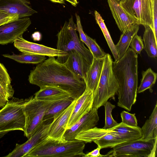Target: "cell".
<instances>
[{"instance_id": "6da1fadb", "label": "cell", "mask_w": 157, "mask_h": 157, "mask_svg": "<svg viewBox=\"0 0 157 157\" xmlns=\"http://www.w3.org/2000/svg\"><path fill=\"white\" fill-rule=\"evenodd\" d=\"M28 80L30 83L40 88L48 86L59 88L68 93L74 100L81 96L86 89L84 80L63 63L58 62L55 57H49L37 64L31 71Z\"/></svg>"}, {"instance_id": "7a4b0ae2", "label": "cell", "mask_w": 157, "mask_h": 157, "mask_svg": "<svg viewBox=\"0 0 157 157\" xmlns=\"http://www.w3.org/2000/svg\"><path fill=\"white\" fill-rule=\"evenodd\" d=\"M138 55L131 48L121 58L113 61L112 69L119 84L117 105L128 111L136 100Z\"/></svg>"}, {"instance_id": "3957f363", "label": "cell", "mask_w": 157, "mask_h": 157, "mask_svg": "<svg viewBox=\"0 0 157 157\" xmlns=\"http://www.w3.org/2000/svg\"><path fill=\"white\" fill-rule=\"evenodd\" d=\"M85 143L75 140L59 141L48 136L29 151L25 157H84Z\"/></svg>"}, {"instance_id": "277c9868", "label": "cell", "mask_w": 157, "mask_h": 157, "mask_svg": "<svg viewBox=\"0 0 157 157\" xmlns=\"http://www.w3.org/2000/svg\"><path fill=\"white\" fill-rule=\"evenodd\" d=\"M113 62L111 56L107 53L98 86L93 92V106L97 109L104 105L109 98L114 99L118 93L119 84L113 71Z\"/></svg>"}, {"instance_id": "5b68a950", "label": "cell", "mask_w": 157, "mask_h": 157, "mask_svg": "<svg viewBox=\"0 0 157 157\" xmlns=\"http://www.w3.org/2000/svg\"><path fill=\"white\" fill-rule=\"evenodd\" d=\"M28 99L13 97L0 109V132L16 130L24 131L25 118L23 108Z\"/></svg>"}, {"instance_id": "8992f818", "label": "cell", "mask_w": 157, "mask_h": 157, "mask_svg": "<svg viewBox=\"0 0 157 157\" xmlns=\"http://www.w3.org/2000/svg\"><path fill=\"white\" fill-rule=\"evenodd\" d=\"M76 31V25L74 23L71 16L68 23L65 21L57 34L56 49L68 53L72 50H76L91 64L93 59L92 55L85 46L84 43L79 39Z\"/></svg>"}, {"instance_id": "52a82bcc", "label": "cell", "mask_w": 157, "mask_h": 157, "mask_svg": "<svg viewBox=\"0 0 157 157\" xmlns=\"http://www.w3.org/2000/svg\"><path fill=\"white\" fill-rule=\"evenodd\" d=\"M157 137L150 140L142 138L131 142L120 144L104 157H153L156 153Z\"/></svg>"}, {"instance_id": "ba28073f", "label": "cell", "mask_w": 157, "mask_h": 157, "mask_svg": "<svg viewBox=\"0 0 157 157\" xmlns=\"http://www.w3.org/2000/svg\"><path fill=\"white\" fill-rule=\"evenodd\" d=\"M55 101L38 100L33 96L28 98L23 108L25 118L23 132L24 135L28 139L40 127L45 113Z\"/></svg>"}, {"instance_id": "9c48e42d", "label": "cell", "mask_w": 157, "mask_h": 157, "mask_svg": "<svg viewBox=\"0 0 157 157\" xmlns=\"http://www.w3.org/2000/svg\"><path fill=\"white\" fill-rule=\"evenodd\" d=\"M120 4L135 24L148 25L152 29L151 0H124Z\"/></svg>"}, {"instance_id": "30bf717a", "label": "cell", "mask_w": 157, "mask_h": 157, "mask_svg": "<svg viewBox=\"0 0 157 157\" xmlns=\"http://www.w3.org/2000/svg\"><path fill=\"white\" fill-rule=\"evenodd\" d=\"M53 119L43 121L34 133L22 144H16L13 150L6 157H25L32 149L48 137V131Z\"/></svg>"}, {"instance_id": "8fae6325", "label": "cell", "mask_w": 157, "mask_h": 157, "mask_svg": "<svg viewBox=\"0 0 157 157\" xmlns=\"http://www.w3.org/2000/svg\"><path fill=\"white\" fill-rule=\"evenodd\" d=\"M31 24L29 17H25L5 23L0 26V44L14 42L22 36Z\"/></svg>"}, {"instance_id": "7c38bea8", "label": "cell", "mask_w": 157, "mask_h": 157, "mask_svg": "<svg viewBox=\"0 0 157 157\" xmlns=\"http://www.w3.org/2000/svg\"><path fill=\"white\" fill-rule=\"evenodd\" d=\"M14 45L23 53L38 55L50 57H64L68 53L43 45L29 41L22 36L17 37L14 42Z\"/></svg>"}, {"instance_id": "4fadbf2b", "label": "cell", "mask_w": 157, "mask_h": 157, "mask_svg": "<svg viewBox=\"0 0 157 157\" xmlns=\"http://www.w3.org/2000/svg\"><path fill=\"white\" fill-rule=\"evenodd\" d=\"M76 102V99L74 100L70 105L53 118L48 131L49 137L59 141H66L63 135Z\"/></svg>"}, {"instance_id": "5bb4252c", "label": "cell", "mask_w": 157, "mask_h": 157, "mask_svg": "<svg viewBox=\"0 0 157 157\" xmlns=\"http://www.w3.org/2000/svg\"><path fill=\"white\" fill-rule=\"evenodd\" d=\"M56 60L63 63L70 71L84 80L91 65L79 52L75 50L70 51L67 56L57 57Z\"/></svg>"}, {"instance_id": "9a60e30c", "label": "cell", "mask_w": 157, "mask_h": 157, "mask_svg": "<svg viewBox=\"0 0 157 157\" xmlns=\"http://www.w3.org/2000/svg\"><path fill=\"white\" fill-rule=\"evenodd\" d=\"M98 109L92 106L90 111L70 128L67 129L64 135L65 140H75V137L80 132L92 128L98 124L99 120Z\"/></svg>"}, {"instance_id": "2e32d148", "label": "cell", "mask_w": 157, "mask_h": 157, "mask_svg": "<svg viewBox=\"0 0 157 157\" xmlns=\"http://www.w3.org/2000/svg\"><path fill=\"white\" fill-rule=\"evenodd\" d=\"M93 103V91L86 89L82 94L76 99V102L69 119L66 130L87 114L92 109Z\"/></svg>"}, {"instance_id": "e0dca14e", "label": "cell", "mask_w": 157, "mask_h": 157, "mask_svg": "<svg viewBox=\"0 0 157 157\" xmlns=\"http://www.w3.org/2000/svg\"><path fill=\"white\" fill-rule=\"evenodd\" d=\"M28 0H0V10L17 14L19 18L27 17L37 13Z\"/></svg>"}, {"instance_id": "ac0fdd59", "label": "cell", "mask_w": 157, "mask_h": 157, "mask_svg": "<svg viewBox=\"0 0 157 157\" xmlns=\"http://www.w3.org/2000/svg\"><path fill=\"white\" fill-rule=\"evenodd\" d=\"M112 15L119 30L122 33L132 29L135 25L117 0H107Z\"/></svg>"}, {"instance_id": "d6986e66", "label": "cell", "mask_w": 157, "mask_h": 157, "mask_svg": "<svg viewBox=\"0 0 157 157\" xmlns=\"http://www.w3.org/2000/svg\"><path fill=\"white\" fill-rule=\"evenodd\" d=\"M105 57L100 58H93L84 80L86 85V89L90 90L93 93L97 87L101 75Z\"/></svg>"}, {"instance_id": "ffe728a7", "label": "cell", "mask_w": 157, "mask_h": 157, "mask_svg": "<svg viewBox=\"0 0 157 157\" xmlns=\"http://www.w3.org/2000/svg\"><path fill=\"white\" fill-rule=\"evenodd\" d=\"M111 132L120 138L124 142L138 140L143 137L140 127L129 126L122 122L119 123L117 126L111 128Z\"/></svg>"}, {"instance_id": "44dd1931", "label": "cell", "mask_w": 157, "mask_h": 157, "mask_svg": "<svg viewBox=\"0 0 157 157\" xmlns=\"http://www.w3.org/2000/svg\"><path fill=\"white\" fill-rule=\"evenodd\" d=\"M40 88L34 94V97L37 99L56 101L71 97L67 92L58 88L45 86Z\"/></svg>"}, {"instance_id": "7402d4cb", "label": "cell", "mask_w": 157, "mask_h": 157, "mask_svg": "<svg viewBox=\"0 0 157 157\" xmlns=\"http://www.w3.org/2000/svg\"><path fill=\"white\" fill-rule=\"evenodd\" d=\"M143 135L142 139L150 140L157 137V104L149 119L141 128Z\"/></svg>"}, {"instance_id": "603a6c76", "label": "cell", "mask_w": 157, "mask_h": 157, "mask_svg": "<svg viewBox=\"0 0 157 157\" xmlns=\"http://www.w3.org/2000/svg\"><path fill=\"white\" fill-rule=\"evenodd\" d=\"M139 29V25L136 24L132 29L123 33L121 35L119 41L115 45L119 59L122 57L127 51L132 37L137 33Z\"/></svg>"}, {"instance_id": "cb8c5ba5", "label": "cell", "mask_w": 157, "mask_h": 157, "mask_svg": "<svg viewBox=\"0 0 157 157\" xmlns=\"http://www.w3.org/2000/svg\"><path fill=\"white\" fill-rule=\"evenodd\" d=\"M144 26L145 29L143 36V40L144 44V49L149 57H156L157 56V40L151 28L148 25Z\"/></svg>"}, {"instance_id": "d4e9b609", "label": "cell", "mask_w": 157, "mask_h": 157, "mask_svg": "<svg viewBox=\"0 0 157 157\" xmlns=\"http://www.w3.org/2000/svg\"><path fill=\"white\" fill-rule=\"evenodd\" d=\"M74 100L71 97L55 101L45 113L43 121L53 119L70 105Z\"/></svg>"}, {"instance_id": "484cf974", "label": "cell", "mask_w": 157, "mask_h": 157, "mask_svg": "<svg viewBox=\"0 0 157 157\" xmlns=\"http://www.w3.org/2000/svg\"><path fill=\"white\" fill-rule=\"evenodd\" d=\"M5 57L21 63L38 64L46 59L45 56L23 53L21 55L5 54L3 55Z\"/></svg>"}, {"instance_id": "4316f807", "label": "cell", "mask_w": 157, "mask_h": 157, "mask_svg": "<svg viewBox=\"0 0 157 157\" xmlns=\"http://www.w3.org/2000/svg\"><path fill=\"white\" fill-rule=\"evenodd\" d=\"M142 78L139 86L137 88V93L143 92L149 89L151 91V88L155 84L156 78L157 73L151 68L142 72Z\"/></svg>"}, {"instance_id": "83f0119b", "label": "cell", "mask_w": 157, "mask_h": 157, "mask_svg": "<svg viewBox=\"0 0 157 157\" xmlns=\"http://www.w3.org/2000/svg\"><path fill=\"white\" fill-rule=\"evenodd\" d=\"M94 15L96 21L102 32L115 60L118 59L119 57L115 48V45L112 39L104 22V20L102 19L100 14L96 10L94 11Z\"/></svg>"}, {"instance_id": "f1b7e54d", "label": "cell", "mask_w": 157, "mask_h": 157, "mask_svg": "<svg viewBox=\"0 0 157 157\" xmlns=\"http://www.w3.org/2000/svg\"><path fill=\"white\" fill-rule=\"evenodd\" d=\"M109 131L94 141L101 149L108 147L113 148L120 144L124 143L119 137Z\"/></svg>"}, {"instance_id": "f546056e", "label": "cell", "mask_w": 157, "mask_h": 157, "mask_svg": "<svg viewBox=\"0 0 157 157\" xmlns=\"http://www.w3.org/2000/svg\"><path fill=\"white\" fill-rule=\"evenodd\" d=\"M14 90L11 84L6 83L0 80V107H3L6 102L13 97Z\"/></svg>"}, {"instance_id": "4dcf8cb0", "label": "cell", "mask_w": 157, "mask_h": 157, "mask_svg": "<svg viewBox=\"0 0 157 157\" xmlns=\"http://www.w3.org/2000/svg\"><path fill=\"white\" fill-rule=\"evenodd\" d=\"M104 106L105 109V124L103 128L110 129L117 126L119 124L113 119L112 115V111L116 106L108 101Z\"/></svg>"}, {"instance_id": "1f68e13d", "label": "cell", "mask_w": 157, "mask_h": 157, "mask_svg": "<svg viewBox=\"0 0 157 157\" xmlns=\"http://www.w3.org/2000/svg\"><path fill=\"white\" fill-rule=\"evenodd\" d=\"M89 44V49L91 52L93 58H100L104 57L107 53L100 47L95 40L91 38L86 34Z\"/></svg>"}, {"instance_id": "d6a6232c", "label": "cell", "mask_w": 157, "mask_h": 157, "mask_svg": "<svg viewBox=\"0 0 157 157\" xmlns=\"http://www.w3.org/2000/svg\"><path fill=\"white\" fill-rule=\"evenodd\" d=\"M143 40L141 36H138L137 33L132 37L129 46L131 48L136 54H140L144 48Z\"/></svg>"}, {"instance_id": "836d02e7", "label": "cell", "mask_w": 157, "mask_h": 157, "mask_svg": "<svg viewBox=\"0 0 157 157\" xmlns=\"http://www.w3.org/2000/svg\"><path fill=\"white\" fill-rule=\"evenodd\" d=\"M122 122L127 125L136 127L138 126L137 121L135 116V113L132 114L125 111L121 113Z\"/></svg>"}, {"instance_id": "e575fe53", "label": "cell", "mask_w": 157, "mask_h": 157, "mask_svg": "<svg viewBox=\"0 0 157 157\" xmlns=\"http://www.w3.org/2000/svg\"><path fill=\"white\" fill-rule=\"evenodd\" d=\"M152 15V27L156 39H157V0H151Z\"/></svg>"}, {"instance_id": "d590c367", "label": "cell", "mask_w": 157, "mask_h": 157, "mask_svg": "<svg viewBox=\"0 0 157 157\" xmlns=\"http://www.w3.org/2000/svg\"><path fill=\"white\" fill-rule=\"evenodd\" d=\"M18 19L19 16L17 14L10 13L0 10V26Z\"/></svg>"}, {"instance_id": "8d00e7d4", "label": "cell", "mask_w": 157, "mask_h": 157, "mask_svg": "<svg viewBox=\"0 0 157 157\" xmlns=\"http://www.w3.org/2000/svg\"><path fill=\"white\" fill-rule=\"evenodd\" d=\"M75 16L76 19L77 31L79 33L80 40L84 43L88 48L89 45L87 39L86 34L83 31L80 17L76 13H75Z\"/></svg>"}, {"instance_id": "74e56055", "label": "cell", "mask_w": 157, "mask_h": 157, "mask_svg": "<svg viewBox=\"0 0 157 157\" xmlns=\"http://www.w3.org/2000/svg\"><path fill=\"white\" fill-rule=\"evenodd\" d=\"M0 80L6 83L11 84V79L7 71L3 64L0 63Z\"/></svg>"}, {"instance_id": "f35d334b", "label": "cell", "mask_w": 157, "mask_h": 157, "mask_svg": "<svg viewBox=\"0 0 157 157\" xmlns=\"http://www.w3.org/2000/svg\"><path fill=\"white\" fill-rule=\"evenodd\" d=\"M101 148L98 146V147L92 151L85 154L84 157H104V155L100 154V151Z\"/></svg>"}, {"instance_id": "ab89813d", "label": "cell", "mask_w": 157, "mask_h": 157, "mask_svg": "<svg viewBox=\"0 0 157 157\" xmlns=\"http://www.w3.org/2000/svg\"><path fill=\"white\" fill-rule=\"evenodd\" d=\"M70 2L73 6H76L77 5L78 2L77 0H65Z\"/></svg>"}, {"instance_id": "60d3db41", "label": "cell", "mask_w": 157, "mask_h": 157, "mask_svg": "<svg viewBox=\"0 0 157 157\" xmlns=\"http://www.w3.org/2000/svg\"><path fill=\"white\" fill-rule=\"evenodd\" d=\"M52 2H56V3H58L61 4H64V0H49Z\"/></svg>"}, {"instance_id": "b9f144b4", "label": "cell", "mask_w": 157, "mask_h": 157, "mask_svg": "<svg viewBox=\"0 0 157 157\" xmlns=\"http://www.w3.org/2000/svg\"><path fill=\"white\" fill-rule=\"evenodd\" d=\"M9 132L6 131L0 132V139L2 138L4 135L7 133Z\"/></svg>"}, {"instance_id": "7bdbcfd3", "label": "cell", "mask_w": 157, "mask_h": 157, "mask_svg": "<svg viewBox=\"0 0 157 157\" xmlns=\"http://www.w3.org/2000/svg\"><path fill=\"white\" fill-rule=\"evenodd\" d=\"M119 2H122L124 0H117Z\"/></svg>"}]
</instances>
